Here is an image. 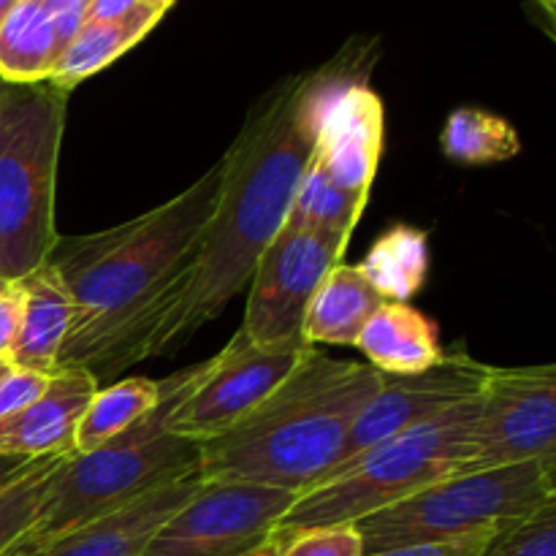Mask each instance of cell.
Masks as SVG:
<instances>
[{
    "label": "cell",
    "instance_id": "cell-1",
    "mask_svg": "<svg viewBox=\"0 0 556 556\" xmlns=\"http://www.w3.org/2000/svg\"><path fill=\"white\" fill-rule=\"evenodd\" d=\"M364 60H334L286 81L250 109L223 155V185L182 280L152 318L125 367L179 351L212 324L253 277L255 264L286 223L293 193L315 155L326 109L353 79L369 74Z\"/></svg>",
    "mask_w": 556,
    "mask_h": 556
},
{
    "label": "cell",
    "instance_id": "cell-2",
    "mask_svg": "<svg viewBox=\"0 0 556 556\" xmlns=\"http://www.w3.org/2000/svg\"><path fill=\"white\" fill-rule=\"evenodd\" d=\"M223 157L190 188L128 223L85 237H60L49 264L74 302V326L58 369L96 378L125 369L130 351L188 269L215 212Z\"/></svg>",
    "mask_w": 556,
    "mask_h": 556
},
{
    "label": "cell",
    "instance_id": "cell-3",
    "mask_svg": "<svg viewBox=\"0 0 556 556\" xmlns=\"http://www.w3.org/2000/svg\"><path fill=\"white\" fill-rule=\"evenodd\" d=\"M383 372L315 351L248 421L199 445L204 481H248L307 492L340 459L353 421Z\"/></svg>",
    "mask_w": 556,
    "mask_h": 556
},
{
    "label": "cell",
    "instance_id": "cell-4",
    "mask_svg": "<svg viewBox=\"0 0 556 556\" xmlns=\"http://www.w3.org/2000/svg\"><path fill=\"white\" fill-rule=\"evenodd\" d=\"M210 362L161 380V402L144 418L90 454H71L54 467L36 525L20 546H38L103 519L168 481L199 472V443L168 429L174 407L204 378Z\"/></svg>",
    "mask_w": 556,
    "mask_h": 556
},
{
    "label": "cell",
    "instance_id": "cell-5",
    "mask_svg": "<svg viewBox=\"0 0 556 556\" xmlns=\"http://www.w3.org/2000/svg\"><path fill=\"white\" fill-rule=\"evenodd\" d=\"M478 416L481 394L364 451L351 465L299 494L275 532L356 525L443 478L459 476L476 448Z\"/></svg>",
    "mask_w": 556,
    "mask_h": 556
},
{
    "label": "cell",
    "instance_id": "cell-6",
    "mask_svg": "<svg viewBox=\"0 0 556 556\" xmlns=\"http://www.w3.org/2000/svg\"><path fill=\"white\" fill-rule=\"evenodd\" d=\"M68 92L52 81H0V280L16 282L52 258L60 144Z\"/></svg>",
    "mask_w": 556,
    "mask_h": 556
},
{
    "label": "cell",
    "instance_id": "cell-7",
    "mask_svg": "<svg viewBox=\"0 0 556 556\" xmlns=\"http://www.w3.org/2000/svg\"><path fill=\"white\" fill-rule=\"evenodd\" d=\"M556 503V459L443 478L356 521L364 554L438 543L472 532H505Z\"/></svg>",
    "mask_w": 556,
    "mask_h": 556
},
{
    "label": "cell",
    "instance_id": "cell-8",
    "mask_svg": "<svg viewBox=\"0 0 556 556\" xmlns=\"http://www.w3.org/2000/svg\"><path fill=\"white\" fill-rule=\"evenodd\" d=\"M318 348L282 345L261 348L242 334L231 337L210 358L204 378L168 416V429L190 443H206L248 421L266 400L280 391Z\"/></svg>",
    "mask_w": 556,
    "mask_h": 556
},
{
    "label": "cell",
    "instance_id": "cell-9",
    "mask_svg": "<svg viewBox=\"0 0 556 556\" xmlns=\"http://www.w3.org/2000/svg\"><path fill=\"white\" fill-rule=\"evenodd\" d=\"M345 233L282 223L250 277L242 334L261 348L302 345L309 302L348 248Z\"/></svg>",
    "mask_w": 556,
    "mask_h": 556
},
{
    "label": "cell",
    "instance_id": "cell-10",
    "mask_svg": "<svg viewBox=\"0 0 556 556\" xmlns=\"http://www.w3.org/2000/svg\"><path fill=\"white\" fill-rule=\"evenodd\" d=\"M299 494L248 481H204L155 530L141 556H250L275 535Z\"/></svg>",
    "mask_w": 556,
    "mask_h": 556
},
{
    "label": "cell",
    "instance_id": "cell-11",
    "mask_svg": "<svg viewBox=\"0 0 556 556\" xmlns=\"http://www.w3.org/2000/svg\"><path fill=\"white\" fill-rule=\"evenodd\" d=\"M556 459V367H492L481 389L476 448L462 472Z\"/></svg>",
    "mask_w": 556,
    "mask_h": 556
},
{
    "label": "cell",
    "instance_id": "cell-12",
    "mask_svg": "<svg viewBox=\"0 0 556 556\" xmlns=\"http://www.w3.org/2000/svg\"><path fill=\"white\" fill-rule=\"evenodd\" d=\"M489 369H492L489 364L478 362L470 353L451 351L443 353V358L424 372L383 375L380 389L369 396V402L353 421L345 445L340 451V459L326 476L342 470L353 459H358L364 451L375 448L383 440L407 432L424 421H432L448 407L481 394Z\"/></svg>",
    "mask_w": 556,
    "mask_h": 556
},
{
    "label": "cell",
    "instance_id": "cell-13",
    "mask_svg": "<svg viewBox=\"0 0 556 556\" xmlns=\"http://www.w3.org/2000/svg\"><path fill=\"white\" fill-rule=\"evenodd\" d=\"M383 152V101L367 85V76L342 87L326 109L315 161L326 177L367 206Z\"/></svg>",
    "mask_w": 556,
    "mask_h": 556
},
{
    "label": "cell",
    "instance_id": "cell-14",
    "mask_svg": "<svg viewBox=\"0 0 556 556\" xmlns=\"http://www.w3.org/2000/svg\"><path fill=\"white\" fill-rule=\"evenodd\" d=\"M199 472L168 481L125 508L65 532L38 546H20L11 556H141L157 527L201 489Z\"/></svg>",
    "mask_w": 556,
    "mask_h": 556
},
{
    "label": "cell",
    "instance_id": "cell-15",
    "mask_svg": "<svg viewBox=\"0 0 556 556\" xmlns=\"http://www.w3.org/2000/svg\"><path fill=\"white\" fill-rule=\"evenodd\" d=\"M98 389L90 369L65 367L49 375L41 396L0 424V456L38 459L74 454V429Z\"/></svg>",
    "mask_w": 556,
    "mask_h": 556
},
{
    "label": "cell",
    "instance_id": "cell-16",
    "mask_svg": "<svg viewBox=\"0 0 556 556\" xmlns=\"http://www.w3.org/2000/svg\"><path fill=\"white\" fill-rule=\"evenodd\" d=\"M22 293V320L11 351V367L38 375L58 372V358L74 326V302L52 264L16 280Z\"/></svg>",
    "mask_w": 556,
    "mask_h": 556
},
{
    "label": "cell",
    "instance_id": "cell-17",
    "mask_svg": "<svg viewBox=\"0 0 556 556\" xmlns=\"http://www.w3.org/2000/svg\"><path fill=\"white\" fill-rule=\"evenodd\" d=\"M380 304H386V299L358 266L337 264L320 282L307 313H304V342L313 348H356L358 334L367 320L378 313Z\"/></svg>",
    "mask_w": 556,
    "mask_h": 556
},
{
    "label": "cell",
    "instance_id": "cell-18",
    "mask_svg": "<svg viewBox=\"0 0 556 556\" xmlns=\"http://www.w3.org/2000/svg\"><path fill=\"white\" fill-rule=\"evenodd\" d=\"M356 348L369 358V367L383 375H416L443 358L432 320L402 302L380 304Z\"/></svg>",
    "mask_w": 556,
    "mask_h": 556
},
{
    "label": "cell",
    "instance_id": "cell-19",
    "mask_svg": "<svg viewBox=\"0 0 556 556\" xmlns=\"http://www.w3.org/2000/svg\"><path fill=\"white\" fill-rule=\"evenodd\" d=\"M163 14L152 11L150 5L139 3L134 14L117 22H90L79 27L68 47L60 52L58 63H54L49 81L58 85L60 90L71 92L79 81L90 79L98 71L112 65L114 60L123 58L130 47L141 41L152 27L157 25Z\"/></svg>",
    "mask_w": 556,
    "mask_h": 556
},
{
    "label": "cell",
    "instance_id": "cell-20",
    "mask_svg": "<svg viewBox=\"0 0 556 556\" xmlns=\"http://www.w3.org/2000/svg\"><path fill=\"white\" fill-rule=\"evenodd\" d=\"M58 38L43 0H16L0 25V81L36 85L52 76Z\"/></svg>",
    "mask_w": 556,
    "mask_h": 556
},
{
    "label": "cell",
    "instance_id": "cell-21",
    "mask_svg": "<svg viewBox=\"0 0 556 556\" xmlns=\"http://www.w3.org/2000/svg\"><path fill=\"white\" fill-rule=\"evenodd\" d=\"M161 402V380L125 378L98 389L74 429V454H90L144 418Z\"/></svg>",
    "mask_w": 556,
    "mask_h": 556
},
{
    "label": "cell",
    "instance_id": "cell-22",
    "mask_svg": "<svg viewBox=\"0 0 556 556\" xmlns=\"http://www.w3.org/2000/svg\"><path fill=\"white\" fill-rule=\"evenodd\" d=\"M386 302L407 304L427 280L429 244L427 233L410 226H396L375 242L364 264H358Z\"/></svg>",
    "mask_w": 556,
    "mask_h": 556
},
{
    "label": "cell",
    "instance_id": "cell-23",
    "mask_svg": "<svg viewBox=\"0 0 556 556\" xmlns=\"http://www.w3.org/2000/svg\"><path fill=\"white\" fill-rule=\"evenodd\" d=\"M443 152L451 161L472 163H500L519 155L521 141L508 119L489 114L483 109H456L445 123L440 136Z\"/></svg>",
    "mask_w": 556,
    "mask_h": 556
},
{
    "label": "cell",
    "instance_id": "cell-24",
    "mask_svg": "<svg viewBox=\"0 0 556 556\" xmlns=\"http://www.w3.org/2000/svg\"><path fill=\"white\" fill-rule=\"evenodd\" d=\"M362 212L364 204L342 193L313 157L302 182H299L296 193H293L286 223L299 228H318V231H337L351 237L356 223L362 220Z\"/></svg>",
    "mask_w": 556,
    "mask_h": 556
},
{
    "label": "cell",
    "instance_id": "cell-25",
    "mask_svg": "<svg viewBox=\"0 0 556 556\" xmlns=\"http://www.w3.org/2000/svg\"><path fill=\"white\" fill-rule=\"evenodd\" d=\"M65 456H38L11 486L0 492V556H11L25 541L47 500L54 467Z\"/></svg>",
    "mask_w": 556,
    "mask_h": 556
},
{
    "label": "cell",
    "instance_id": "cell-26",
    "mask_svg": "<svg viewBox=\"0 0 556 556\" xmlns=\"http://www.w3.org/2000/svg\"><path fill=\"white\" fill-rule=\"evenodd\" d=\"M280 556H367L356 525L307 527V530L275 532Z\"/></svg>",
    "mask_w": 556,
    "mask_h": 556
},
{
    "label": "cell",
    "instance_id": "cell-27",
    "mask_svg": "<svg viewBox=\"0 0 556 556\" xmlns=\"http://www.w3.org/2000/svg\"><path fill=\"white\" fill-rule=\"evenodd\" d=\"M481 556H556V503L500 532Z\"/></svg>",
    "mask_w": 556,
    "mask_h": 556
},
{
    "label": "cell",
    "instance_id": "cell-28",
    "mask_svg": "<svg viewBox=\"0 0 556 556\" xmlns=\"http://www.w3.org/2000/svg\"><path fill=\"white\" fill-rule=\"evenodd\" d=\"M49 375L30 372V369L11 367L9 372L0 378V424L9 421L14 413H20L22 407L30 405L36 396H41V391L47 389Z\"/></svg>",
    "mask_w": 556,
    "mask_h": 556
},
{
    "label": "cell",
    "instance_id": "cell-29",
    "mask_svg": "<svg viewBox=\"0 0 556 556\" xmlns=\"http://www.w3.org/2000/svg\"><path fill=\"white\" fill-rule=\"evenodd\" d=\"M500 532H472V535L451 538V541L438 543H413V546H396L386 548V552L367 554V556H481L489 548V543L497 538Z\"/></svg>",
    "mask_w": 556,
    "mask_h": 556
},
{
    "label": "cell",
    "instance_id": "cell-30",
    "mask_svg": "<svg viewBox=\"0 0 556 556\" xmlns=\"http://www.w3.org/2000/svg\"><path fill=\"white\" fill-rule=\"evenodd\" d=\"M49 20H52L54 38H58V49L63 52L71 43V38L79 33V27L87 22V9L90 0H43Z\"/></svg>",
    "mask_w": 556,
    "mask_h": 556
},
{
    "label": "cell",
    "instance_id": "cell-31",
    "mask_svg": "<svg viewBox=\"0 0 556 556\" xmlns=\"http://www.w3.org/2000/svg\"><path fill=\"white\" fill-rule=\"evenodd\" d=\"M22 320V293L16 282H11L3 293H0V362H11V351H14L16 334H20Z\"/></svg>",
    "mask_w": 556,
    "mask_h": 556
},
{
    "label": "cell",
    "instance_id": "cell-32",
    "mask_svg": "<svg viewBox=\"0 0 556 556\" xmlns=\"http://www.w3.org/2000/svg\"><path fill=\"white\" fill-rule=\"evenodd\" d=\"M141 0H90V9H87V20L90 22H117L125 20L128 14H134L139 9Z\"/></svg>",
    "mask_w": 556,
    "mask_h": 556
},
{
    "label": "cell",
    "instance_id": "cell-33",
    "mask_svg": "<svg viewBox=\"0 0 556 556\" xmlns=\"http://www.w3.org/2000/svg\"><path fill=\"white\" fill-rule=\"evenodd\" d=\"M33 462L36 459H25V456H0V492H3L5 486H11Z\"/></svg>",
    "mask_w": 556,
    "mask_h": 556
},
{
    "label": "cell",
    "instance_id": "cell-34",
    "mask_svg": "<svg viewBox=\"0 0 556 556\" xmlns=\"http://www.w3.org/2000/svg\"><path fill=\"white\" fill-rule=\"evenodd\" d=\"M250 556H280V543H277V538L271 535L269 541L264 543V546H258V548H255V552L250 554Z\"/></svg>",
    "mask_w": 556,
    "mask_h": 556
},
{
    "label": "cell",
    "instance_id": "cell-35",
    "mask_svg": "<svg viewBox=\"0 0 556 556\" xmlns=\"http://www.w3.org/2000/svg\"><path fill=\"white\" fill-rule=\"evenodd\" d=\"M141 3L150 5L152 11H157V14H166V11L174 5V0H141Z\"/></svg>",
    "mask_w": 556,
    "mask_h": 556
},
{
    "label": "cell",
    "instance_id": "cell-36",
    "mask_svg": "<svg viewBox=\"0 0 556 556\" xmlns=\"http://www.w3.org/2000/svg\"><path fill=\"white\" fill-rule=\"evenodd\" d=\"M535 5H538V9L543 11V14H546L548 25H552V20H554V11H556V0H535Z\"/></svg>",
    "mask_w": 556,
    "mask_h": 556
},
{
    "label": "cell",
    "instance_id": "cell-37",
    "mask_svg": "<svg viewBox=\"0 0 556 556\" xmlns=\"http://www.w3.org/2000/svg\"><path fill=\"white\" fill-rule=\"evenodd\" d=\"M16 0H0V25H3V20L9 16V11L14 9Z\"/></svg>",
    "mask_w": 556,
    "mask_h": 556
},
{
    "label": "cell",
    "instance_id": "cell-38",
    "mask_svg": "<svg viewBox=\"0 0 556 556\" xmlns=\"http://www.w3.org/2000/svg\"><path fill=\"white\" fill-rule=\"evenodd\" d=\"M9 369H11V362H0V378H3V375L9 372Z\"/></svg>",
    "mask_w": 556,
    "mask_h": 556
},
{
    "label": "cell",
    "instance_id": "cell-39",
    "mask_svg": "<svg viewBox=\"0 0 556 556\" xmlns=\"http://www.w3.org/2000/svg\"><path fill=\"white\" fill-rule=\"evenodd\" d=\"M11 286V282H5V280H0V293H3L5 291V288H9Z\"/></svg>",
    "mask_w": 556,
    "mask_h": 556
}]
</instances>
